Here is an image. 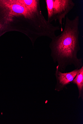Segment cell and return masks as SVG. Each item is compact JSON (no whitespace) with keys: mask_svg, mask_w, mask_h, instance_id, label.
<instances>
[{"mask_svg":"<svg viewBox=\"0 0 83 124\" xmlns=\"http://www.w3.org/2000/svg\"><path fill=\"white\" fill-rule=\"evenodd\" d=\"M79 23V16L72 20L67 15L64 30L50 44L51 57L54 63H57L59 70L64 71L69 65H73L77 69L83 66L82 58L78 59L77 56L80 49Z\"/></svg>","mask_w":83,"mask_h":124,"instance_id":"6da1fadb","label":"cell"},{"mask_svg":"<svg viewBox=\"0 0 83 124\" xmlns=\"http://www.w3.org/2000/svg\"><path fill=\"white\" fill-rule=\"evenodd\" d=\"M48 21L51 23L57 20L62 30V21L75 6L72 0H46Z\"/></svg>","mask_w":83,"mask_h":124,"instance_id":"7a4b0ae2","label":"cell"},{"mask_svg":"<svg viewBox=\"0 0 83 124\" xmlns=\"http://www.w3.org/2000/svg\"><path fill=\"white\" fill-rule=\"evenodd\" d=\"M79 69H76L72 71L63 73L59 71L58 66L56 67V75L57 85L60 87L63 88L72 82L77 75Z\"/></svg>","mask_w":83,"mask_h":124,"instance_id":"3957f363","label":"cell"},{"mask_svg":"<svg viewBox=\"0 0 83 124\" xmlns=\"http://www.w3.org/2000/svg\"><path fill=\"white\" fill-rule=\"evenodd\" d=\"M77 85L79 92L83 91V66L79 69L78 73L72 82Z\"/></svg>","mask_w":83,"mask_h":124,"instance_id":"277c9868","label":"cell"}]
</instances>
